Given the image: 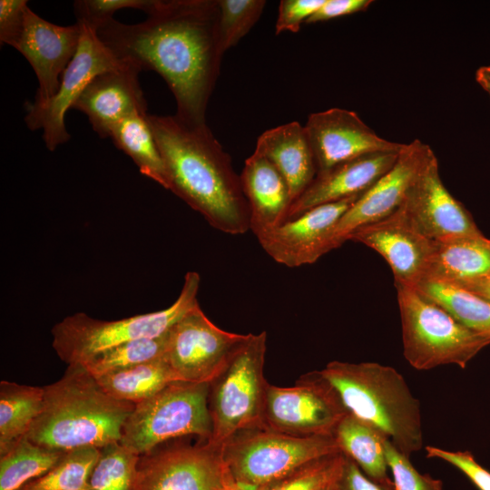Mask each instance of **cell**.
<instances>
[{"label":"cell","instance_id":"b9f144b4","mask_svg":"<svg viewBox=\"0 0 490 490\" xmlns=\"http://www.w3.org/2000/svg\"><path fill=\"white\" fill-rule=\"evenodd\" d=\"M340 482L344 490H394V485L383 486L368 478L358 466L347 456Z\"/></svg>","mask_w":490,"mask_h":490},{"label":"cell","instance_id":"836d02e7","mask_svg":"<svg viewBox=\"0 0 490 490\" xmlns=\"http://www.w3.org/2000/svg\"><path fill=\"white\" fill-rule=\"evenodd\" d=\"M345 463L346 456L338 452L312 461L266 487L236 485L240 490H325L341 477Z\"/></svg>","mask_w":490,"mask_h":490},{"label":"cell","instance_id":"ffe728a7","mask_svg":"<svg viewBox=\"0 0 490 490\" xmlns=\"http://www.w3.org/2000/svg\"><path fill=\"white\" fill-rule=\"evenodd\" d=\"M140 72L138 68L124 64L96 75L72 108L87 116L99 136L109 137L113 126L122 119L147 113V103L138 79Z\"/></svg>","mask_w":490,"mask_h":490},{"label":"cell","instance_id":"484cf974","mask_svg":"<svg viewBox=\"0 0 490 490\" xmlns=\"http://www.w3.org/2000/svg\"><path fill=\"white\" fill-rule=\"evenodd\" d=\"M467 328L490 337V301L446 279L424 277L414 287Z\"/></svg>","mask_w":490,"mask_h":490},{"label":"cell","instance_id":"e0dca14e","mask_svg":"<svg viewBox=\"0 0 490 490\" xmlns=\"http://www.w3.org/2000/svg\"><path fill=\"white\" fill-rule=\"evenodd\" d=\"M348 240L379 253L389 265L395 284L408 287L426 276L435 246L434 240L410 223L400 207L385 219L359 228Z\"/></svg>","mask_w":490,"mask_h":490},{"label":"cell","instance_id":"d4e9b609","mask_svg":"<svg viewBox=\"0 0 490 490\" xmlns=\"http://www.w3.org/2000/svg\"><path fill=\"white\" fill-rule=\"evenodd\" d=\"M334 436L341 452L351 458L368 478L383 486L393 485L387 475L386 437L379 432L348 413L337 426Z\"/></svg>","mask_w":490,"mask_h":490},{"label":"cell","instance_id":"9a60e30c","mask_svg":"<svg viewBox=\"0 0 490 490\" xmlns=\"http://www.w3.org/2000/svg\"><path fill=\"white\" fill-rule=\"evenodd\" d=\"M410 223L434 241L482 238L472 215L445 187L433 152L400 206Z\"/></svg>","mask_w":490,"mask_h":490},{"label":"cell","instance_id":"5bb4252c","mask_svg":"<svg viewBox=\"0 0 490 490\" xmlns=\"http://www.w3.org/2000/svg\"><path fill=\"white\" fill-rule=\"evenodd\" d=\"M432 152L429 145L419 140L405 143L394 166L337 221L325 241L324 255L339 248L359 228L383 220L396 211Z\"/></svg>","mask_w":490,"mask_h":490},{"label":"cell","instance_id":"4316f807","mask_svg":"<svg viewBox=\"0 0 490 490\" xmlns=\"http://www.w3.org/2000/svg\"><path fill=\"white\" fill-rule=\"evenodd\" d=\"M44 387L0 382V455L24 437L42 411Z\"/></svg>","mask_w":490,"mask_h":490},{"label":"cell","instance_id":"7a4b0ae2","mask_svg":"<svg viewBox=\"0 0 490 490\" xmlns=\"http://www.w3.org/2000/svg\"><path fill=\"white\" fill-rule=\"evenodd\" d=\"M167 177V190L230 235L250 230V208L240 177L207 123L148 114Z\"/></svg>","mask_w":490,"mask_h":490},{"label":"cell","instance_id":"1f68e13d","mask_svg":"<svg viewBox=\"0 0 490 490\" xmlns=\"http://www.w3.org/2000/svg\"><path fill=\"white\" fill-rule=\"evenodd\" d=\"M100 452L95 446L67 451L51 470L19 490H89V478Z\"/></svg>","mask_w":490,"mask_h":490},{"label":"cell","instance_id":"7402d4cb","mask_svg":"<svg viewBox=\"0 0 490 490\" xmlns=\"http://www.w3.org/2000/svg\"><path fill=\"white\" fill-rule=\"evenodd\" d=\"M240 177L250 208V230L258 240L286 222L292 204L289 189L277 168L255 151Z\"/></svg>","mask_w":490,"mask_h":490},{"label":"cell","instance_id":"3957f363","mask_svg":"<svg viewBox=\"0 0 490 490\" xmlns=\"http://www.w3.org/2000/svg\"><path fill=\"white\" fill-rule=\"evenodd\" d=\"M44 389L42 411L25 436L54 450L120 442L135 406L108 395L81 364L68 365L64 376Z\"/></svg>","mask_w":490,"mask_h":490},{"label":"cell","instance_id":"ac0fdd59","mask_svg":"<svg viewBox=\"0 0 490 490\" xmlns=\"http://www.w3.org/2000/svg\"><path fill=\"white\" fill-rule=\"evenodd\" d=\"M82 25L52 24L30 8L22 34L14 47L32 66L38 89L34 103H44L58 91L61 77L80 43Z\"/></svg>","mask_w":490,"mask_h":490},{"label":"cell","instance_id":"cb8c5ba5","mask_svg":"<svg viewBox=\"0 0 490 490\" xmlns=\"http://www.w3.org/2000/svg\"><path fill=\"white\" fill-rule=\"evenodd\" d=\"M426 276L452 282L490 277V239L435 241Z\"/></svg>","mask_w":490,"mask_h":490},{"label":"cell","instance_id":"ee69618b","mask_svg":"<svg viewBox=\"0 0 490 490\" xmlns=\"http://www.w3.org/2000/svg\"><path fill=\"white\" fill-rule=\"evenodd\" d=\"M475 80L490 99V66L479 67L475 72Z\"/></svg>","mask_w":490,"mask_h":490},{"label":"cell","instance_id":"52a82bcc","mask_svg":"<svg viewBox=\"0 0 490 490\" xmlns=\"http://www.w3.org/2000/svg\"><path fill=\"white\" fill-rule=\"evenodd\" d=\"M402 325L403 353L417 370L442 365L465 368L490 337L476 333L415 289L395 284Z\"/></svg>","mask_w":490,"mask_h":490},{"label":"cell","instance_id":"bcb514c9","mask_svg":"<svg viewBox=\"0 0 490 490\" xmlns=\"http://www.w3.org/2000/svg\"><path fill=\"white\" fill-rule=\"evenodd\" d=\"M225 490H240L235 482L231 483Z\"/></svg>","mask_w":490,"mask_h":490},{"label":"cell","instance_id":"60d3db41","mask_svg":"<svg viewBox=\"0 0 490 490\" xmlns=\"http://www.w3.org/2000/svg\"><path fill=\"white\" fill-rule=\"evenodd\" d=\"M372 3L371 0H325L320 8L305 24L325 22L365 11Z\"/></svg>","mask_w":490,"mask_h":490},{"label":"cell","instance_id":"8fae6325","mask_svg":"<svg viewBox=\"0 0 490 490\" xmlns=\"http://www.w3.org/2000/svg\"><path fill=\"white\" fill-rule=\"evenodd\" d=\"M81 25L78 49L62 74L56 93L44 103L27 102L24 105L27 127L32 131L43 130V139L49 151H54L70 139L64 123L65 113L89 83L103 72L124 65L103 45L94 31Z\"/></svg>","mask_w":490,"mask_h":490},{"label":"cell","instance_id":"e575fe53","mask_svg":"<svg viewBox=\"0 0 490 490\" xmlns=\"http://www.w3.org/2000/svg\"><path fill=\"white\" fill-rule=\"evenodd\" d=\"M266 4L265 0H218L220 38L224 53L251 30Z\"/></svg>","mask_w":490,"mask_h":490},{"label":"cell","instance_id":"30bf717a","mask_svg":"<svg viewBox=\"0 0 490 490\" xmlns=\"http://www.w3.org/2000/svg\"><path fill=\"white\" fill-rule=\"evenodd\" d=\"M348 413L334 387L313 371L293 387L268 384L263 426L297 436H331Z\"/></svg>","mask_w":490,"mask_h":490},{"label":"cell","instance_id":"d6a6232c","mask_svg":"<svg viewBox=\"0 0 490 490\" xmlns=\"http://www.w3.org/2000/svg\"><path fill=\"white\" fill-rule=\"evenodd\" d=\"M89 478V490H132L141 456L120 442L100 448Z\"/></svg>","mask_w":490,"mask_h":490},{"label":"cell","instance_id":"ba28073f","mask_svg":"<svg viewBox=\"0 0 490 490\" xmlns=\"http://www.w3.org/2000/svg\"><path fill=\"white\" fill-rule=\"evenodd\" d=\"M267 333L248 334L227 365L209 385L212 434L208 442L221 446L235 434L263 426L268 382L263 374Z\"/></svg>","mask_w":490,"mask_h":490},{"label":"cell","instance_id":"83f0119b","mask_svg":"<svg viewBox=\"0 0 490 490\" xmlns=\"http://www.w3.org/2000/svg\"><path fill=\"white\" fill-rule=\"evenodd\" d=\"M148 113L130 115L110 131L114 145L127 154L140 172L167 189L164 164L148 122Z\"/></svg>","mask_w":490,"mask_h":490},{"label":"cell","instance_id":"f546056e","mask_svg":"<svg viewBox=\"0 0 490 490\" xmlns=\"http://www.w3.org/2000/svg\"><path fill=\"white\" fill-rule=\"evenodd\" d=\"M66 452L31 442L26 436L0 455V490H19L51 470Z\"/></svg>","mask_w":490,"mask_h":490},{"label":"cell","instance_id":"f6af8a7d","mask_svg":"<svg viewBox=\"0 0 490 490\" xmlns=\"http://www.w3.org/2000/svg\"><path fill=\"white\" fill-rule=\"evenodd\" d=\"M340 478L338 481L332 483L330 485H328L325 490H344L340 482Z\"/></svg>","mask_w":490,"mask_h":490},{"label":"cell","instance_id":"603a6c76","mask_svg":"<svg viewBox=\"0 0 490 490\" xmlns=\"http://www.w3.org/2000/svg\"><path fill=\"white\" fill-rule=\"evenodd\" d=\"M255 152L265 156L283 176L292 203L317 176L316 162L305 127L298 122L265 131L257 140Z\"/></svg>","mask_w":490,"mask_h":490},{"label":"cell","instance_id":"277c9868","mask_svg":"<svg viewBox=\"0 0 490 490\" xmlns=\"http://www.w3.org/2000/svg\"><path fill=\"white\" fill-rule=\"evenodd\" d=\"M321 375L348 412L388 439L407 456L423 447L419 401L394 368L376 362L331 361Z\"/></svg>","mask_w":490,"mask_h":490},{"label":"cell","instance_id":"8992f818","mask_svg":"<svg viewBox=\"0 0 490 490\" xmlns=\"http://www.w3.org/2000/svg\"><path fill=\"white\" fill-rule=\"evenodd\" d=\"M338 452L334 435L297 436L265 426L242 430L221 446L231 479L256 487L273 485L303 466Z\"/></svg>","mask_w":490,"mask_h":490},{"label":"cell","instance_id":"44dd1931","mask_svg":"<svg viewBox=\"0 0 490 490\" xmlns=\"http://www.w3.org/2000/svg\"><path fill=\"white\" fill-rule=\"evenodd\" d=\"M398 153L367 154L318 173L309 188L292 203L286 221L314 207L363 194L394 166Z\"/></svg>","mask_w":490,"mask_h":490},{"label":"cell","instance_id":"4fadbf2b","mask_svg":"<svg viewBox=\"0 0 490 490\" xmlns=\"http://www.w3.org/2000/svg\"><path fill=\"white\" fill-rule=\"evenodd\" d=\"M233 482L221 446L205 441L142 455L132 490H225Z\"/></svg>","mask_w":490,"mask_h":490},{"label":"cell","instance_id":"f1b7e54d","mask_svg":"<svg viewBox=\"0 0 490 490\" xmlns=\"http://www.w3.org/2000/svg\"><path fill=\"white\" fill-rule=\"evenodd\" d=\"M95 378L108 395L134 405L150 398L171 383L179 381L164 358Z\"/></svg>","mask_w":490,"mask_h":490},{"label":"cell","instance_id":"d6986e66","mask_svg":"<svg viewBox=\"0 0 490 490\" xmlns=\"http://www.w3.org/2000/svg\"><path fill=\"white\" fill-rule=\"evenodd\" d=\"M361 195L314 207L284 222L258 241L279 264L289 268L313 264L324 255V244L332 228Z\"/></svg>","mask_w":490,"mask_h":490},{"label":"cell","instance_id":"74e56055","mask_svg":"<svg viewBox=\"0 0 490 490\" xmlns=\"http://www.w3.org/2000/svg\"><path fill=\"white\" fill-rule=\"evenodd\" d=\"M426 457L438 458L461 471L478 490H490V472L475 459L469 451H448L426 446Z\"/></svg>","mask_w":490,"mask_h":490},{"label":"cell","instance_id":"2e32d148","mask_svg":"<svg viewBox=\"0 0 490 490\" xmlns=\"http://www.w3.org/2000/svg\"><path fill=\"white\" fill-rule=\"evenodd\" d=\"M304 127L317 174L367 154L399 152L405 145L379 137L357 113L341 108L309 114Z\"/></svg>","mask_w":490,"mask_h":490},{"label":"cell","instance_id":"7c38bea8","mask_svg":"<svg viewBox=\"0 0 490 490\" xmlns=\"http://www.w3.org/2000/svg\"><path fill=\"white\" fill-rule=\"evenodd\" d=\"M247 337L220 328L199 306L169 330L164 359L179 381L210 384Z\"/></svg>","mask_w":490,"mask_h":490},{"label":"cell","instance_id":"5b68a950","mask_svg":"<svg viewBox=\"0 0 490 490\" xmlns=\"http://www.w3.org/2000/svg\"><path fill=\"white\" fill-rule=\"evenodd\" d=\"M200 284L198 272H187L177 299L159 311L117 320L97 319L83 312L65 317L52 328L53 348L67 365L80 364L117 345L162 336L200 306L197 299Z\"/></svg>","mask_w":490,"mask_h":490},{"label":"cell","instance_id":"d590c367","mask_svg":"<svg viewBox=\"0 0 490 490\" xmlns=\"http://www.w3.org/2000/svg\"><path fill=\"white\" fill-rule=\"evenodd\" d=\"M157 0H78L74 3L77 23L96 31L121 9L132 8L146 15L155 6Z\"/></svg>","mask_w":490,"mask_h":490},{"label":"cell","instance_id":"ab89813d","mask_svg":"<svg viewBox=\"0 0 490 490\" xmlns=\"http://www.w3.org/2000/svg\"><path fill=\"white\" fill-rule=\"evenodd\" d=\"M29 6L25 0L0 1V43L15 47L24 26Z\"/></svg>","mask_w":490,"mask_h":490},{"label":"cell","instance_id":"4dcf8cb0","mask_svg":"<svg viewBox=\"0 0 490 490\" xmlns=\"http://www.w3.org/2000/svg\"><path fill=\"white\" fill-rule=\"evenodd\" d=\"M169 331L157 338L128 341L80 363L94 377L164 358Z\"/></svg>","mask_w":490,"mask_h":490},{"label":"cell","instance_id":"f35d334b","mask_svg":"<svg viewBox=\"0 0 490 490\" xmlns=\"http://www.w3.org/2000/svg\"><path fill=\"white\" fill-rule=\"evenodd\" d=\"M325 0H282L275 24V33H298L303 23L312 16Z\"/></svg>","mask_w":490,"mask_h":490},{"label":"cell","instance_id":"8d00e7d4","mask_svg":"<svg viewBox=\"0 0 490 490\" xmlns=\"http://www.w3.org/2000/svg\"><path fill=\"white\" fill-rule=\"evenodd\" d=\"M384 445L394 490H443L441 480L428 474H420L411 464L409 457L398 451L388 439H385Z\"/></svg>","mask_w":490,"mask_h":490},{"label":"cell","instance_id":"7bdbcfd3","mask_svg":"<svg viewBox=\"0 0 490 490\" xmlns=\"http://www.w3.org/2000/svg\"><path fill=\"white\" fill-rule=\"evenodd\" d=\"M454 283L490 301V277H480Z\"/></svg>","mask_w":490,"mask_h":490},{"label":"cell","instance_id":"9c48e42d","mask_svg":"<svg viewBox=\"0 0 490 490\" xmlns=\"http://www.w3.org/2000/svg\"><path fill=\"white\" fill-rule=\"evenodd\" d=\"M209 385L173 382L136 404L124 423L120 443L142 456L181 436L193 435L208 441L212 434Z\"/></svg>","mask_w":490,"mask_h":490},{"label":"cell","instance_id":"6da1fadb","mask_svg":"<svg viewBox=\"0 0 490 490\" xmlns=\"http://www.w3.org/2000/svg\"><path fill=\"white\" fill-rule=\"evenodd\" d=\"M219 19L218 0H157L144 21L112 19L96 34L120 63L162 77L179 119L202 124L224 54Z\"/></svg>","mask_w":490,"mask_h":490}]
</instances>
